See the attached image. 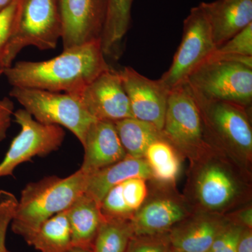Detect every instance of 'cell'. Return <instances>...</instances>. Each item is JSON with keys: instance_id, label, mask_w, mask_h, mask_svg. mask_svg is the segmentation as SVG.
<instances>
[{"instance_id": "1", "label": "cell", "mask_w": 252, "mask_h": 252, "mask_svg": "<svg viewBox=\"0 0 252 252\" xmlns=\"http://www.w3.org/2000/svg\"><path fill=\"white\" fill-rule=\"evenodd\" d=\"M101 40L66 50L40 62L19 61L5 69L12 87L29 88L79 95L94 79L110 69Z\"/></svg>"}, {"instance_id": "8", "label": "cell", "mask_w": 252, "mask_h": 252, "mask_svg": "<svg viewBox=\"0 0 252 252\" xmlns=\"http://www.w3.org/2000/svg\"><path fill=\"white\" fill-rule=\"evenodd\" d=\"M162 134L174 147L187 152L203 148L206 143L205 123L185 83L170 91Z\"/></svg>"}, {"instance_id": "2", "label": "cell", "mask_w": 252, "mask_h": 252, "mask_svg": "<svg viewBox=\"0 0 252 252\" xmlns=\"http://www.w3.org/2000/svg\"><path fill=\"white\" fill-rule=\"evenodd\" d=\"M87 179L79 169L64 178L49 176L28 184L18 200L11 229L26 238L50 217L72 206L85 192Z\"/></svg>"}, {"instance_id": "22", "label": "cell", "mask_w": 252, "mask_h": 252, "mask_svg": "<svg viewBox=\"0 0 252 252\" xmlns=\"http://www.w3.org/2000/svg\"><path fill=\"white\" fill-rule=\"evenodd\" d=\"M114 125L127 156L135 158H143L149 145L162 137V131L135 118L123 119Z\"/></svg>"}, {"instance_id": "17", "label": "cell", "mask_w": 252, "mask_h": 252, "mask_svg": "<svg viewBox=\"0 0 252 252\" xmlns=\"http://www.w3.org/2000/svg\"><path fill=\"white\" fill-rule=\"evenodd\" d=\"M72 248L93 252L94 238L104 217L100 204L83 194L67 210Z\"/></svg>"}, {"instance_id": "26", "label": "cell", "mask_w": 252, "mask_h": 252, "mask_svg": "<svg viewBox=\"0 0 252 252\" xmlns=\"http://www.w3.org/2000/svg\"><path fill=\"white\" fill-rule=\"evenodd\" d=\"M23 0H14L0 12V75L4 74L6 66V54L11 37L16 32Z\"/></svg>"}, {"instance_id": "31", "label": "cell", "mask_w": 252, "mask_h": 252, "mask_svg": "<svg viewBox=\"0 0 252 252\" xmlns=\"http://www.w3.org/2000/svg\"><path fill=\"white\" fill-rule=\"evenodd\" d=\"M14 215V207L0 202V252H9L6 247V233Z\"/></svg>"}, {"instance_id": "33", "label": "cell", "mask_w": 252, "mask_h": 252, "mask_svg": "<svg viewBox=\"0 0 252 252\" xmlns=\"http://www.w3.org/2000/svg\"><path fill=\"white\" fill-rule=\"evenodd\" d=\"M240 220L243 221V224L247 228L252 229V209L245 210L240 215Z\"/></svg>"}, {"instance_id": "12", "label": "cell", "mask_w": 252, "mask_h": 252, "mask_svg": "<svg viewBox=\"0 0 252 252\" xmlns=\"http://www.w3.org/2000/svg\"><path fill=\"white\" fill-rule=\"evenodd\" d=\"M119 73L133 117L162 131L170 91L160 79L152 80L133 68L125 67Z\"/></svg>"}, {"instance_id": "20", "label": "cell", "mask_w": 252, "mask_h": 252, "mask_svg": "<svg viewBox=\"0 0 252 252\" xmlns=\"http://www.w3.org/2000/svg\"><path fill=\"white\" fill-rule=\"evenodd\" d=\"M24 240L41 252H69L72 245L67 210L50 217Z\"/></svg>"}, {"instance_id": "10", "label": "cell", "mask_w": 252, "mask_h": 252, "mask_svg": "<svg viewBox=\"0 0 252 252\" xmlns=\"http://www.w3.org/2000/svg\"><path fill=\"white\" fill-rule=\"evenodd\" d=\"M63 50L101 40L108 0H59Z\"/></svg>"}, {"instance_id": "18", "label": "cell", "mask_w": 252, "mask_h": 252, "mask_svg": "<svg viewBox=\"0 0 252 252\" xmlns=\"http://www.w3.org/2000/svg\"><path fill=\"white\" fill-rule=\"evenodd\" d=\"M144 179L132 178L114 186L100 203L101 212L105 218L127 220L137 212L147 197Z\"/></svg>"}, {"instance_id": "37", "label": "cell", "mask_w": 252, "mask_h": 252, "mask_svg": "<svg viewBox=\"0 0 252 252\" xmlns=\"http://www.w3.org/2000/svg\"></svg>"}, {"instance_id": "35", "label": "cell", "mask_w": 252, "mask_h": 252, "mask_svg": "<svg viewBox=\"0 0 252 252\" xmlns=\"http://www.w3.org/2000/svg\"><path fill=\"white\" fill-rule=\"evenodd\" d=\"M68 252H92L89 250H84V249L79 248H72Z\"/></svg>"}, {"instance_id": "36", "label": "cell", "mask_w": 252, "mask_h": 252, "mask_svg": "<svg viewBox=\"0 0 252 252\" xmlns=\"http://www.w3.org/2000/svg\"><path fill=\"white\" fill-rule=\"evenodd\" d=\"M172 252H185L178 251V250H173V249H172Z\"/></svg>"}, {"instance_id": "25", "label": "cell", "mask_w": 252, "mask_h": 252, "mask_svg": "<svg viewBox=\"0 0 252 252\" xmlns=\"http://www.w3.org/2000/svg\"><path fill=\"white\" fill-rule=\"evenodd\" d=\"M133 235L128 220L104 217L94 238L93 252H126Z\"/></svg>"}, {"instance_id": "7", "label": "cell", "mask_w": 252, "mask_h": 252, "mask_svg": "<svg viewBox=\"0 0 252 252\" xmlns=\"http://www.w3.org/2000/svg\"><path fill=\"white\" fill-rule=\"evenodd\" d=\"M14 117L21 130L0 162V177L12 175L16 167L34 157H46L57 151L65 137L61 126L38 122L26 109L16 111Z\"/></svg>"}, {"instance_id": "14", "label": "cell", "mask_w": 252, "mask_h": 252, "mask_svg": "<svg viewBox=\"0 0 252 252\" xmlns=\"http://www.w3.org/2000/svg\"><path fill=\"white\" fill-rule=\"evenodd\" d=\"M200 4L216 49L252 23V0H216Z\"/></svg>"}, {"instance_id": "13", "label": "cell", "mask_w": 252, "mask_h": 252, "mask_svg": "<svg viewBox=\"0 0 252 252\" xmlns=\"http://www.w3.org/2000/svg\"><path fill=\"white\" fill-rule=\"evenodd\" d=\"M82 146L84 158L79 170L88 176L114 165L127 157L112 122H94L89 127Z\"/></svg>"}, {"instance_id": "5", "label": "cell", "mask_w": 252, "mask_h": 252, "mask_svg": "<svg viewBox=\"0 0 252 252\" xmlns=\"http://www.w3.org/2000/svg\"><path fill=\"white\" fill-rule=\"evenodd\" d=\"M61 36L59 0H23L17 28L6 49V69L24 48L54 49Z\"/></svg>"}, {"instance_id": "32", "label": "cell", "mask_w": 252, "mask_h": 252, "mask_svg": "<svg viewBox=\"0 0 252 252\" xmlns=\"http://www.w3.org/2000/svg\"><path fill=\"white\" fill-rule=\"evenodd\" d=\"M237 252H252V233L250 228H244L239 240Z\"/></svg>"}, {"instance_id": "21", "label": "cell", "mask_w": 252, "mask_h": 252, "mask_svg": "<svg viewBox=\"0 0 252 252\" xmlns=\"http://www.w3.org/2000/svg\"><path fill=\"white\" fill-rule=\"evenodd\" d=\"M197 190L204 206L210 210H217L228 205L234 198L236 185L224 170L211 165L200 174Z\"/></svg>"}, {"instance_id": "28", "label": "cell", "mask_w": 252, "mask_h": 252, "mask_svg": "<svg viewBox=\"0 0 252 252\" xmlns=\"http://www.w3.org/2000/svg\"><path fill=\"white\" fill-rule=\"evenodd\" d=\"M168 236L133 235L126 252H172Z\"/></svg>"}, {"instance_id": "29", "label": "cell", "mask_w": 252, "mask_h": 252, "mask_svg": "<svg viewBox=\"0 0 252 252\" xmlns=\"http://www.w3.org/2000/svg\"><path fill=\"white\" fill-rule=\"evenodd\" d=\"M245 227L226 225L212 244L208 252H237L240 235Z\"/></svg>"}, {"instance_id": "27", "label": "cell", "mask_w": 252, "mask_h": 252, "mask_svg": "<svg viewBox=\"0 0 252 252\" xmlns=\"http://www.w3.org/2000/svg\"><path fill=\"white\" fill-rule=\"evenodd\" d=\"M212 54L252 56V23L215 49Z\"/></svg>"}, {"instance_id": "9", "label": "cell", "mask_w": 252, "mask_h": 252, "mask_svg": "<svg viewBox=\"0 0 252 252\" xmlns=\"http://www.w3.org/2000/svg\"><path fill=\"white\" fill-rule=\"evenodd\" d=\"M189 90L198 105L207 132L238 152L252 153V127L245 107L232 102L205 99Z\"/></svg>"}, {"instance_id": "19", "label": "cell", "mask_w": 252, "mask_h": 252, "mask_svg": "<svg viewBox=\"0 0 252 252\" xmlns=\"http://www.w3.org/2000/svg\"><path fill=\"white\" fill-rule=\"evenodd\" d=\"M225 225L216 220L200 219L175 228L168 238L173 250L208 252Z\"/></svg>"}, {"instance_id": "6", "label": "cell", "mask_w": 252, "mask_h": 252, "mask_svg": "<svg viewBox=\"0 0 252 252\" xmlns=\"http://www.w3.org/2000/svg\"><path fill=\"white\" fill-rule=\"evenodd\" d=\"M216 49L211 28L200 4L190 10L183 26L182 41L168 70L160 80L169 90L185 84L198 66Z\"/></svg>"}, {"instance_id": "11", "label": "cell", "mask_w": 252, "mask_h": 252, "mask_svg": "<svg viewBox=\"0 0 252 252\" xmlns=\"http://www.w3.org/2000/svg\"><path fill=\"white\" fill-rule=\"evenodd\" d=\"M77 97L96 121L115 123L134 118L119 71L112 68L94 79Z\"/></svg>"}, {"instance_id": "4", "label": "cell", "mask_w": 252, "mask_h": 252, "mask_svg": "<svg viewBox=\"0 0 252 252\" xmlns=\"http://www.w3.org/2000/svg\"><path fill=\"white\" fill-rule=\"evenodd\" d=\"M38 122L68 129L84 144L96 122L76 95L29 88L12 87L9 93Z\"/></svg>"}, {"instance_id": "16", "label": "cell", "mask_w": 252, "mask_h": 252, "mask_svg": "<svg viewBox=\"0 0 252 252\" xmlns=\"http://www.w3.org/2000/svg\"><path fill=\"white\" fill-rule=\"evenodd\" d=\"M186 216L183 207L169 199L149 203L130 219L134 235L163 234Z\"/></svg>"}, {"instance_id": "15", "label": "cell", "mask_w": 252, "mask_h": 252, "mask_svg": "<svg viewBox=\"0 0 252 252\" xmlns=\"http://www.w3.org/2000/svg\"><path fill=\"white\" fill-rule=\"evenodd\" d=\"M152 177L145 159L127 156L117 163L88 176L84 194L100 204L106 194L118 184L136 177L147 180Z\"/></svg>"}, {"instance_id": "23", "label": "cell", "mask_w": 252, "mask_h": 252, "mask_svg": "<svg viewBox=\"0 0 252 252\" xmlns=\"http://www.w3.org/2000/svg\"><path fill=\"white\" fill-rule=\"evenodd\" d=\"M133 0H108L107 19L101 38L105 56L114 55L127 34L131 23Z\"/></svg>"}, {"instance_id": "24", "label": "cell", "mask_w": 252, "mask_h": 252, "mask_svg": "<svg viewBox=\"0 0 252 252\" xmlns=\"http://www.w3.org/2000/svg\"><path fill=\"white\" fill-rule=\"evenodd\" d=\"M144 158L152 171V177L160 182H173L179 175L180 161L175 147L163 137L149 145Z\"/></svg>"}, {"instance_id": "3", "label": "cell", "mask_w": 252, "mask_h": 252, "mask_svg": "<svg viewBox=\"0 0 252 252\" xmlns=\"http://www.w3.org/2000/svg\"><path fill=\"white\" fill-rule=\"evenodd\" d=\"M185 83L205 99L244 107L252 104V67L241 63L209 57L190 73Z\"/></svg>"}, {"instance_id": "34", "label": "cell", "mask_w": 252, "mask_h": 252, "mask_svg": "<svg viewBox=\"0 0 252 252\" xmlns=\"http://www.w3.org/2000/svg\"><path fill=\"white\" fill-rule=\"evenodd\" d=\"M14 0H0V12L7 8Z\"/></svg>"}, {"instance_id": "30", "label": "cell", "mask_w": 252, "mask_h": 252, "mask_svg": "<svg viewBox=\"0 0 252 252\" xmlns=\"http://www.w3.org/2000/svg\"><path fill=\"white\" fill-rule=\"evenodd\" d=\"M14 103L7 97L0 99V142L4 140L14 116Z\"/></svg>"}]
</instances>
